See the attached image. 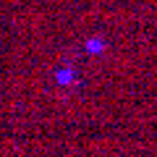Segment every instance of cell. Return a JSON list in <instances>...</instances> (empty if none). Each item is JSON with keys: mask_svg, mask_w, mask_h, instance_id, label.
I'll return each instance as SVG.
<instances>
[{"mask_svg": "<svg viewBox=\"0 0 157 157\" xmlns=\"http://www.w3.org/2000/svg\"><path fill=\"white\" fill-rule=\"evenodd\" d=\"M86 50L89 52H102L105 50V42H102V39H89V42H86Z\"/></svg>", "mask_w": 157, "mask_h": 157, "instance_id": "cell-2", "label": "cell"}, {"mask_svg": "<svg viewBox=\"0 0 157 157\" xmlns=\"http://www.w3.org/2000/svg\"><path fill=\"white\" fill-rule=\"evenodd\" d=\"M55 81L60 86H73L78 78H76V71H73V68H58L55 71Z\"/></svg>", "mask_w": 157, "mask_h": 157, "instance_id": "cell-1", "label": "cell"}]
</instances>
